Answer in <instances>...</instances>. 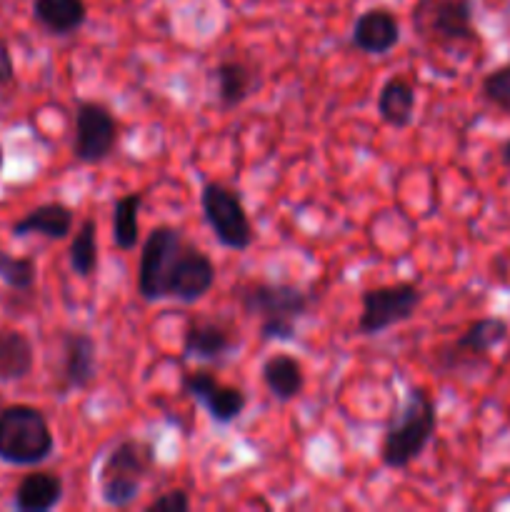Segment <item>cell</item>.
Segmentation results:
<instances>
[{
    "instance_id": "obj_1",
    "label": "cell",
    "mask_w": 510,
    "mask_h": 512,
    "mask_svg": "<svg viewBox=\"0 0 510 512\" xmlns=\"http://www.w3.org/2000/svg\"><path fill=\"white\" fill-rule=\"evenodd\" d=\"M240 308L250 318H258V333L265 343H288L298 338V320L313 308V293L293 283L253 280L233 290Z\"/></svg>"
},
{
    "instance_id": "obj_2",
    "label": "cell",
    "mask_w": 510,
    "mask_h": 512,
    "mask_svg": "<svg viewBox=\"0 0 510 512\" xmlns=\"http://www.w3.org/2000/svg\"><path fill=\"white\" fill-rule=\"evenodd\" d=\"M438 430V405L423 388H410L395 410L380 443V460L390 470H405L423 455Z\"/></svg>"
},
{
    "instance_id": "obj_3",
    "label": "cell",
    "mask_w": 510,
    "mask_h": 512,
    "mask_svg": "<svg viewBox=\"0 0 510 512\" xmlns=\"http://www.w3.org/2000/svg\"><path fill=\"white\" fill-rule=\"evenodd\" d=\"M155 468V448L148 440L123 438L98 468L100 500L110 508H130Z\"/></svg>"
},
{
    "instance_id": "obj_4",
    "label": "cell",
    "mask_w": 510,
    "mask_h": 512,
    "mask_svg": "<svg viewBox=\"0 0 510 512\" xmlns=\"http://www.w3.org/2000/svg\"><path fill=\"white\" fill-rule=\"evenodd\" d=\"M55 440L45 415L33 405L0 410V460L10 465H38L53 455Z\"/></svg>"
},
{
    "instance_id": "obj_5",
    "label": "cell",
    "mask_w": 510,
    "mask_h": 512,
    "mask_svg": "<svg viewBox=\"0 0 510 512\" xmlns=\"http://www.w3.org/2000/svg\"><path fill=\"white\" fill-rule=\"evenodd\" d=\"M200 208L208 228L223 248L243 253L255 243V230L245 213L238 190L223 183H205L200 190Z\"/></svg>"
},
{
    "instance_id": "obj_6",
    "label": "cell",
    "mask_w": 510,
    "mask_h": 512,
    "mask_svg": "<svg viewBox=\"0 0 510 512\" xmlns=\"http://www.w3.org/2000/svg\"><path fill=\"white\" fill-rule=\"evenodd\" d=\"M415 33L428 43L473 45L478 30L473 23V0H418L413 5Z\"/></svg>"
},
{
    "instance_id": "obj_7",
    "label": "cell",
    "mask_w": 510,
    "mask_h": 512,
    "mask_svg": "<svg viewBox=\"0 0 510 512\" xmlns=\"http://www.w3.org/2000/svg\"><path fill=\"white\" fill-rule=\"evenodd\" d=\"M423 298L425 293L415 283L378 285V288L363 290L358 335L373 338V335H383L385 330L395 328V325L408 323L423 305Z\"/></svg>"
},
{
    "instance_id": "obj_8",
    "label": "cell",
    "mask_w": 510,
    "mask_h": 512,
    "mask_svg": "<svg viewBox=\"0 0 510 512\" xmlns=\"http://www.w3.org/2000/svg\"><path fill=\"white\" fill-rule=\"evenodd\" d=\"M185 238L173 225H158L145 238L143 250H140L138 263V293L148 303L165 300V285H168L170 270H173L175 258L183 248Z\"/></svg>"
},
{
    "instance_id": "obj_9",
    "label": "cell",
    "mask_w": 510,
    "mask_h": 512,
    "mask_svg": "<svg viewBox=\"0 0 510 512\" xmlns=\"http://www.w3.org/2000/svg\"><path fill=\"white\" fill-rule=\"evenodd\" d=\"M510 328L503 318H480L470 323L453 343L443 345L435 353L438 368L443 373H455V370H470L485 363L490 350L505 343Z\"/></svg>"
},
{
    "instance_id": "obj_10",
    "label": "cell",
    "mask_w": 510,
    "mask_h": 512,
    "mask_svg": "<svg viewBox=\"0 0 510 512\" xmlns=\"http://www.w3.org/2000/svg\"><path fill=\"white\" fill-rule=\"evenodd\" d=\"M118 143V120L98 100H78L75 105L73 155L85 165L103 163Z\"/></svg>"
},
{
    "instance_id": "obj_11",
    "label": "cell",
    "mask_w": 510,
    "mask_h": 512,
    "mask_svg": "<svg viewBox=\"0 0 510 512\" xmlns=\"http://www.w3.org/2000/svg\"><path fill=\"white\" fill-rule=\"evenodd\" d=\"M183 393L190 395L210 420L218 425H230L243 415L248 398L240 388L223 385L210 370H193L183 375Z\"/></svg>"
},
{
    "instance_id": "obj_12",
    "label": "cell",
    "mask_w": 510,
    "mask_h": 512,
    "mask_svg": "<svg viewBox=\"0 0 510 512\" xmlns=\"http://www.w3.org/2000/svg\"><path fill=\"white\" fill-rule=\"evenodd\" d=\"M215 285V263L190 245L188 240L180 248L175 258L173 270H170L168 285H165V300H178V303H198L200 298L213 290Z\"/></svg>"
},
{
    "instance_id": "obj_13",
    "label": "cell",
    "mask_w": 510,
    "mask_h": 512,
    "mask_svg": "<svg viewBox=\"0 0 510 512\" xmlns=\"http://www.w3.org/2000/svg\"><path fill=\"white\" fill-rule=\"evenodd\" d=\"M400 43V20L388 8H368L355 18L350 45L360 53L385 55Z\"/></svg>"
},
{
    "instance_id": "obj_14",
    "label": "cell",
    "mask_w": 510,
    "mask_h": 512,
    "mask_svg": "<svg viewBox=\"0 0 510 512\" xmlns=\"http://www.w3.org/2000/svg\"><path fill=\"white\" fill-rule=\"evenodd\" d=\"M98 375V345L83 330L63 333V378L70 390H88Z\"/></svg>"
},
{
    "instance_id": "obj_15",
    "label": "cell",
    "mask_w": 510,
    "mask_h": 512,
    "mask_svg": "<svg viewBox=\"0 0 510 512\" xmlns=\"http://www.w3.org/2000/svg\"><path fill=\"white\" fill-rule=\"evenodd\" d=\"M235 345H238L235 343V335L225 325L213 323V320H195L185 330L183 355L185 358L215 363V360L228 358L235 350Z\"/></svg>"
},
{
    "instance_id": "obj_16",
    "label": "cell",
    "mask_w": 510,
    "mask_h": 512,
    "mask_svg": "<svg viewBox=\"0 0 510 512\" xmlns=\"http://www.w3.org/2000/svg\"><path fill=\"white\" fill-rule=\"evenodd\" d=\"M213 78L218 83V103L223 110H233L243 105L258 90L260 80L250 65L240 60H223L215 65Z\"/></svg>"
},
{
    "instance_id": "obj_17",
    "label": "cell",
    "mask_w": 510,
    "mask_h": 512,
    "mask_svg": "<svg viewBox=\"0 0 510 512\" xmlns=\"http://www.w3.org/2000/svg\"><path fill=\"white\" fill-rule=\"evenodd\" d=\"M63 500V480L58 473L38 470L20 480L15 490V508L20 512H48Z\"/></svg>"
},
{
    "instance_id": "obj_18",
    "label": "cell",
    "mask_w": 510,
    "mask_h": 512,
    "mask_svg": "<svg viewBox=\"0 0 510 512\" xmlns=\"http://www.w3.org/2000/svg\"><path fill=\"white\" fill-rule=\"evenodd\" d=\"M75 213L63 203H45L30 210L13 225L15 235H43L50 240H65L73 233Z\"/></svg>"
},
{
    "instance_id": "obj_19",
    "label": "cell",
    "mask_w": 510,
    "mask_h": 512,
    "mask_svg": "<svg viewBox=\"0 0 510 512\" xmlns=\"http://www.w3.org/2000/svg\"><path fill=\"white\" fill-rule=\"evenodd\" d=\"M263 383L268 388V393L273 395L280 403H290V400L298 398L305 388V373L303 365H300L298 358L288 353L270 355L263 363Z\"/></svg>"
},
{
    "instance_id": "obj_20",
    "label": "cell",
    "mask_w": 510,
    "mask_h": 512,
    "mask_svg": "<svg viewBox=\"0 0 510 512\" xmlns=\"http://www.w3.org/2000/svg\"><path fill=\"white\" fill-rule=\"evenodd\" d=\"M33 15L50 35L78 33L88 18V5L85 0H33Z\"/></svg>"
},
{
    "instance_id": "obj_21",
    "label": "cell",
    "mask_w": 510,
    "mask_h": 512,
    "mask_svg": "<svg viewBox=\"0 0 510 512\" xmlns=\"http://www.w3.org/2000/svg\"><path fill=\"white\" fill-rule=\"evenodd\" d=\"M415 103H418L415 88L405 78H398V75L385 80L378 93V100H375L383 123H388L395 130H403L413 123Z\"/></svg>"
},
{
    "instance_id": "obj_22",
    "label": "cell",
    "mask_w": 510,
    "mask_h": 512,
    "mask_svg": "<svg viewBox=\"0 0 510 512\" xmlns=\"http://www.w3.org/2000/svg\"><path fill=\"white\" fill-rule=\"evenodd\" d=\"M33 363V343L23 333H0V380H23L33 370Z\"/></svg>"
},
{
    "instance_id": "obj_23",
    "label": "cell",
    "mask_w": 510,
    "mask_h": 512,
    "mask_svg": "<svg viewBox=\"0 0 510 512\" xmlns=\"http://www.w3.org/2000/svg\"><path fill=\"white\" fill-rule=\"evenodd\" d=\"M140 208H143V193L120 195L113 203V243L123 253L138 245Z\"/></svg>"
},
{
    "instance_id": "obj_24",
    "label": "cell",
    "mask_w": 510,
    "mask_h": 512,
    "mask_svg": "<svg viewBox=\"0 0 510 512\" xmlns=\"http://www.w3.org/2000/svg\"><path fill=\"white\" fill-rule=\"evenodd\" d=\"M70 268L78 278H90L98 270V223L95 218H85L70 240Z\"/></svg>"
},
{
    "instance_id": "obj_25",
    "label": "cell",
    "mask_w": 510,
    "mask_h": 512,
    "mask_svg": "<svg viewBox=\"0 0 510 512\" xmlns=\"http://www.w3.org/2000/svg\"><path fill=\"white\" fill-rule=\"evenodd\" d=\"M38 278V268L30 258H15V255L0 250V280L13 290H30Z\"/></svg>"
},
{
    "instance_id": "obj_26",
    "label": "cell",
    "mask_w": 510,
    "mask_h": 512,
    "mask_svg": "<svg viewBox=\"0 0 510 512\" xmlns=\"http://www.w3.org/2000/svg\"><path fill=\"white\" fill-rule=\"evenodd\" d=\"M483 98L490 105L500 110V113L510 115V65H500V68L490 70L480 83Z\"/></svg>"
},
{
    "instance_id": "obj_27",
    "label": "cell",
    "mask_w": 510,
    "mask_h": 512,
    "mask_svg": "<svg viewBox=\"0 0 510 512\" xmlns=\"http://www.w3.org/2000/svg\"><path fill=\"white\" fill-rule=\"evenodd\" d=\"M148 512H188L190 510V498L185 490H168V493L158 495L155 500H150Z\"/></svg>"
},
{
    "instance_id": "obj_28",
    "label": "cell",
    "mask_w": 510,
    "mask_h": 512,
    "mask_svg": "<svg viewBox=\"0 0 510 512\" xmlns=\"http://www.w3.org/2000/svg\"><path fill=\"white\" fill-rule=\"evenodd\" d=\"M13 80V58H10L8 43L0 38V88Z\"/></svg>"
},
{
    "instance_id": "obj_29",
    "label": "cell",
    "mask_w": 510,
    "mask_h": 512,
    "mask_svg": "<svg viewBox=\"0 0 510 512\" xmlns=\"http://www.w3.org/2000/svg\"><path fill=\"white\" fill-rule=\"evenodd\" d=\"M500 160H503L505 168L510 170V140H505V143L500 145Z\"/></svg>"
}]
</instances>
